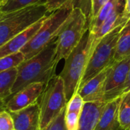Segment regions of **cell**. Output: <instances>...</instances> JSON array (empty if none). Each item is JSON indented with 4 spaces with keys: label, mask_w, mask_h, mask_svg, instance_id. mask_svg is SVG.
Returning a JSON list of instances; mask_svg holds the SVG:
<instances>
[{
    "label": "cell",
    "mask_w": 130,
    "mask_h": 130,
    "mask_svg": "<svg viewBox=\"0 0 130 130\" xmlns=\"http://www.w3.org/2000/svg\"><path fill=\"white\" fill-rule=\"evenodd\" d=\"M56 39L38 54L24 60L17 66L18 75L11 89L12 95L32 83L48 84L56 76V69L58 65L56 60Z\"/></svg>",
    "instance_id": "6da1fadb"
},
{
    "label": "cell",
    "mask_w": 130,
    "mask_h": 130,
    "mask_svg": "<svg viewBox=\"0 0 130 130\" xmlns=\"http://www.w3.org/2000/svg\"><path fill=\"white\" fill-rule=\"evenodd\" d=\"M93 36L88 30L79 43L65 59L62 71L59 75L64 82L67 102L77 93L92 49Z\"/></svg>",
    "instance_id": "7a4b0ae2"
},
{
    "label": "cell",
    "mask_w": 130,
    "mask_h": 130,
    "mask_svg": "<svg viewBox=\"0 0 130 130\" xmlns=\"http://www.w3.org/2000/svg\"><path fill=\"white\" fill-rule=\"evenodd\" d=\"M44 5L0 14V47L47 16Z\"/></svg>",
    "instance_id": "3957f363"
},
{
    "label": "cell",
    "mask_w": 130,
    "mask_h": 130,
    "mask_svg": "<svg viewBox=\"0 0 130 130\" xmlns=\"http://www.w3.org/2000/svg\"><path fill=\"white\" fill-rule=\"evenodd\" d=\"M73 9L70 7L60 8L45 18L39 30L20 51L23 54L24 60L38 54L57 38L59 31Z\"/></svg>",
    "instance_id": "277c9868"
},
{
    "label": "cell",
    "mask_w": 130,
    "mask_h": 130,
    "mask_svg": "<svg viewBox=\"0 0 130 130\" xmlns=\"http://www.w3.org/2000/svg\"><path fill=\"white\" fill-rule=\"evenodd\" d=\"M123 25H120L101 38L97 43L92 45V49L81 79L78 89L88 80L99 74L104 69L113 64V58L119 34Z\"/></svg>",
    "instance_id": "5b68a950"
},
{
    "label": "cell",
    "mask_w": 130,
    "mask_h": 130,
    "mask_svg": "<svg viewBox=\"0 0 130 130\" xmlns=\"http://www.w3.org/2000/svg\"><path fill=\"white\" fill-rule=\"evenodd\" d=\"M88 30V21L80 8H74L56 39V60L66 59Z\"/></svg>",
    "instance_id": "8992f818"
},
{
    "label": "cell",
    "mask_w": 130,
    "mask_h": 130,
    "mask_svg": "<svg viewBox=\"0 0 130 130\" xmlns=\"http://www.w3.org/2000/svg\"><path fill=\"white\" fill-rule=\"evenodd\" d=\"M126 0H108L97 16L88 24V31L96 43L101 38L116 27L124 25L129 20L123 14Z\"/></svg>",
    "instance_id": "52a82bcc"
},
{
    "label": "cell",
    "mask_w": 130,
    "mask_h": 130,
    "mask_svg": "<svg viewBox=\"0 0 130 130\" xmlns=\"http://www.w3.org/2000/svg\"><path fill=\"white\" fill-rule=\"evenodd\" d=\"M39 104L40 130H42L66 108L67 104L64 82L59 75H56L49 82L39 99Z\"/></svg>",
    "instance_id": "ba28073f"
},
{
    "label": "cell",
    "mask_w": 130,
    "mask_h": 130,
    "mask_svg": "<svg viewBox=\"0 0 130 130\" xmlns=\"http://www.w3.org/2000/svg\"><path fill=\"white\" fill-rule=\"evenodd\" d=\"M130 67V56L113 62L104 85V101L109 102L122 95Z\"/></svg>",
    "instance_id": "9c48e42d"
},
{
    "label": "cell",
    "mask_w": 130,
    "mask_h": 130,
    "mask_svg": "<svg viewBox=\"0 0 130 130\" xmlns=\"http://www.w3.org/2000/svg\"><path fill=\"white\" fill-rule=\"evenodd\" d=\"M47 83L43 82L32 83L27 85L11 96L5 105V110L8 112L18 111L38 101Z\"/></svg>",
    "instance_id": "30bf717a"
},
{
    "label": "cell",
    "mask_w": 130,
    "mask_h": 130,
    "mask_svg": "<svg viewBox=\"0 0 130 130\" xmlns=\"http://www.w3.org/2000/svg\"><path fill=\"white\" fill-rule=\"evenodd\" d=\"M112 65L109 66L99 74L88 80L78 90L77 93L82 97L85 103L104 101L105 82Z\"/></svg>",
    "instance_id": "8fae6325"
},
{
    "label": "cell",
    "mask_w": 130,
    "mask_h": 130,
    "mask_svg": "<svg viewBox=\"0 0 130 130\" xmlns=\"http://www.w3.org/2000/svg\"><path fill=\"white\" fill-rule=\"evenodd\" d=\"M9 113L14 130H40L39 101L22 110Z\"/></svg>",
    "instance_id": "7c38bea8"
},
{
    "label": "cell",
    "mask_w": 130,
    "mask_h": 130,
    "mask_svg": "<svg viewBox=\"0 0 130 130\" xmlns=\"http://www.w3.org/2000/svg\"><path fill=\"white\" fill-rule=\"evenodd\" d=\"M46 17L30 26L24 32L21 33L20 34L10 40L3 46H2L0 47V58L20 52L21 50L30 40V39L39 30Z\"/></svg>",
    "instance_id": "4fadbf2b"
},
{
    "label": "cell",
    "mask_w": 130,
    "mask_h": 130,
    "mask_svg": "<svg viewBox=\"0 0 130 130\" xmlns=\"http://www.w3.org/2000/svg\"><path fill=\"white\" fill-rule=\"evenodd\" d=\"M107 102H86L82 111L78 130H94Z\"/></svg>",
    "instance_id": "5bb4252c"
},
{
    "label": "cell",
    "mask_w": 130,
    "mask_h": 130,
    "mask_svg": "<svg viewBox=\"0 0 130 130\" xmlns=\"http://www.w3.org/2000/svg\"><path fill=\"white\" fill-rule=\"evenodd\" d=\"M121 96L107 103L94 130L121 129L118 120V111Z\"/></svg>",
    "instance_id": "9a60e30c"
},
{
    "label": "cell",
    "mask_w": 130,
    "mask_h": 130,
    "mask_svg": "<svg viewBox=\"0 0 130 130\" xmlns=\"http://www.w3.org/2000/svg\"><path fill=\"white\" fill-rule=\"evenodd\" d=\"M84 104L83 99L78 93H75L67 102L65 112V123L67 130H78Z\"/></svg>",
    "instance_id": "2e32d148"
},
{
    "label": "cell",
    "mask_w": 130,
    "mask_h": 130,
    "mask_svg": "<svg viewBox=\"0 0 130 130\" xmlns=\"http://www.w3.org/2000/svg\"><path fill=\"white\" fill-rule=\"evenodd\" d=\"M18 75V68L14 67L0 73V111L5 110V105L11 98V89Z\"/></svg>",
    "instance_id": "e0dca14e"
},
{
    "label": "cell",
    "mask_w": 130,
    "mask_h": 130,
    "mask_svg": "<svg viewBox=\"0 0 130 130\" xmlns=\"http://www.w3.org/2000/svg\"><path fill=\"white\" fill-rule=\"evenodd\" d=\"M128 56H130V19L120 31L113 62H119Z\"/></svg>",
    "instance_id": "ac0fdd59"
},
{
    "label": "cell",
    "mask_w": 130,
    "mask_h": 130,
    "mask_svg": "<svg viewBox=\"0 0 130 130\" xmlns=\"http://www.w3.org/2000/svg\"><path fill=\"white\" fill-rule=\"evenodd\" d=\"M118 120L120 129H130V91L121 95V101L118 111Z\"/></svg>",
    "instance_id": "d6986e66"
},
{
    "label": "cell",
    "mask_w": 130,
    "mask_h": 130,
    "mask_svg": "<svg viewBox=\"0 0 130 130\" xmlns=\"http://www.w3.org/2000/svg\"><path fill=\"white\" fill-rule=\"evenodd\" d=\"M47 0H7L0 5V14L23 9L27 7L45 5Z\"/></svg>",
    "instance_id": "ffe728a7"
},
{
    "label": "cell",
    "mask_w": 130,
    "mask_h": 130,
    "mask_svg": "<svg viewBox=\"0 0 130 130\" xmlns=\"http://www.w3.org/2000/svg\"><path fill=\"white\" fill-rule=\"evenodd\" d=\"M24 60V57L21 52L0 58V73L11 68L17 67Z\"/></svg>",
    "instance_id": "44dd1931"
},
{
    "label": "cell",
    "mask_w": 130,
    "mask_h": 130,
    "mask_svg": "<svg viewBox=\"0 0 130 130\" xmlns=\"http://www.w3.org/2000/svg\"><path fill=\"white\" fill-rule=\"evenodd\" d=\"M45 7L48 13H53L60 8L70 7L73 8V0H47Z\"/></svg>",
    "instance_id": "7402d4cb"
},
{
    "label": "cell",
    "mask_w": 130,
    "mask_h": 130,
    "mask_svg": "<svg viewBox=\"0 0 130 130\" xmlns=\"http://www.w3.org/2000/svg\"><path fill=\"white\" fill-rule=\"evenodd\" d=\"M65 112L66 108L42 130H67L65 123Z\"/></svg>",
    "instance_id": "603a6c76"
},
{
    "label": "cell",
    "mask_w": 130,
    "mask_h": 130,
    "mask_svg": "<svg viewBox=\"0 0 130 130\" xmlns=\"http://www.w3.org/2000/svg\"><path fill=\"white\" fill-rule=\"evenodd\" d=\"M0 130H14L12 117L6 110L0 111Z\"/></svg>",
    "instance_id": "cb8c5ba5"
},
{
    "label": "cell",
    "mask_w": 130,
    "mask_h": 130,
    "mask_svg": "<svg viewBox=\"0 0 130 130\" xmlns=\"http://www.w3.org/2000/svg\"><path fill=\"white\" fill-rule=\"evenodd\" d=\"M108 0H91V18L89 22L97 16L101 8L104 5V4Z\"/></svg>",
    "instance_id": "d4e9b609"
},
{
    "label": "cell",
    "mask_w": 130,
    "mask_h": 130,
    "mask_svg": "<svg viewBox=\"0 0 130 130\" xmlns=\"http://www.w3.org/2000/svg\"><path fill=\"white\" fill-rule=\"evenodd\" d=\"M130 91V67L129 70V73H128V76H127V79L123 85V91H122V95L128 91Z\"/></svg>",
    "instance_id": "484cf974"
},
{
    "label": "cell",
    "mask_w": 130,
    "mask_h": 130,
    "mask_svg": "<svg viewBox=\"0 0 130 130\" xmlns=\"http://www.w3.org/2000/svg\"><path fill=\"white\" fill-rule=\"evenodd\" d=\"M123 14L127 20L130 19V0H126L125 8L123 11Z\"/></svg>",
    "instance_id": "4316f807"
},
{
    "label": "cell",
    "mask_w": 130,
    "mask_h": 130,
    "mask_svg": "<svg viewBox=\"0 0 130 130\" xmlns=\"http://www.w3.org/2000/svg\"><path fill=\"white\" fill-rule=\"evenodd\" d=\"M7 0H0V5H2V4H4L5 2H6Z\"/></svg>",
    "instance_id": "83f0119b"
},
{
    "label": "cell",
    "mask_w": 130,
    "mask_h": 130,
    "mask_svg": "<svg viewBox=\"0 0 130 130\" xmlns=\"http://www.w3.org/2000/svg\"><path fill=\"white\" fill-rule=\"evenodd\" d=\"M120 130H123V129H120Z\"/></svg>",
    "instance_id": "f1b7e54d"
},
{
    "label": "cell",
    "mask_w": 130,
    "mask_h": 130,
    "mask_svg": "<svg viewBox=\"0 0 130 130\" xmlns=\"http://www.w3.org/2000/svg\"><path fill=\"white\" fill-rule=\"evenodd\" d=\"M129 130H130V129H129Z\"/></svg>",
    "instance_id": "f546056e"
}]
</instances>
